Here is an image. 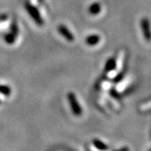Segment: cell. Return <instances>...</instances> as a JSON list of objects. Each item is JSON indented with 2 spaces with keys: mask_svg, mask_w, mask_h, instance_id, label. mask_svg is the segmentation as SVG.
Returning <instances> with one entry per match:
<instances>
[{
  "mask_svg": "<svg viewBox=\"0 0 151 151\" xmlns=\"http://www.w3.org/2000/svg\"><path fill=\"white\" fill-rule=\"evenodd\" d=\"M25 9L27 10L28 14H29V16L31 17L34 21L35 22V24L39 26H42L44 24V20L42 17L40 15V12L37 9V8H35V6L32 5L29 3H25Z\"/></svg>",
  "mask_w": 151,
  "mask_h": 151,
  "instance_id": "cell-1",
  "label": "cell"
},
{
  "mask_svg": "<svg viewBox=\"0 0 151 151\" xmlns=\"http://www.w3.org/2000/svg\"><path fill=\"white\" fill-rule=\"evenodd\" d=\"M67 98H68V102L70 103V106L71 109H72V112L75 115H81V108L80 106V104L78 103L76 95L73 92H69L68 95H67Z\"/></svg>",
  "mask_w": 151,
  "mask_h": 151,
  "instance_id": "cell-2",
  "label": "cell"
},
{
  "mask_svg": "<svg viewBox=\"0 0 151 151\" xmlns=\"http://www.w3.org/2000/svg\"><path fill=\"white\" fill-rule=\"evenodd\" d=\"M58 31L59 33L65 38V40L67 41H70V42H72L75 40V36L72 33L70 32V29L68 28L65 26L64 24H60L58 26Z\"/></svg>",
  "mask_w": 151,
  "mask_h": 151,
  "instance_id": "cell-3",
  "label": "cell"
},
{
  "mask_svg": "<svg viewBox=\"0 0 151 151\" xmlns=\"http://www.w3.org/2000/svg\"><path fill=\"white\" fill-rule=\"evenodd\" d=\"M141 27H142V30H143V33H144V35H145L146 40H148V41L151 40L150 25V22L147 19H142Z\"/></svg>",
  "mask_w": 151,
  "mask_h": 151,
  "instance_id": "cell-4",
  "label": "cell"
},
{
  "mask_svg": "<svg viewBox=\"0 0 151 151\" xmlns=\"http://www.w3.org/2000/svg\"><path fill=\"white\" fill-rule=\"evenodd\" d=\"M100 41V36L98 35H91L86 38V43L90 46L97 45Z\"/></svg>",
  "mask_w": 151,
  "mask_h": 151,
  "instance_id": "cell-5",
  "label": "cell"
},
{
  "mask_svg": "<svg viewBox=\"0 0 151 151\" xmlns=\"http://www.w3.org/2000/svg\"><path fill=\"white\" fill-rule=\"evenodd\" d=\"M88 12L92 15H97L101 12V5L99 3H93L92 5H90L88 9Z\"/></svg>",
  "mask_w": 151,
  "mask_h": 151,
  "instance_id": "cell-6",
  "label": "cell"
},
{
  "mask_svg": "<svg viewBox=\"0 0 151 151\" xmlns=\"http://www.w3.org/2000/svg\"><path fill=\"white\" fill-rule=\"evenodd\" d=\"M116 64H117L116 63V60L114 59V58H110L107 61V63H106V65H105V71L106 72H110V71L114 70L115 67H116Z\"/></svg>",
  "mask_w": 151,
  "mask_h": 151,
  "instance_id": "cell-7",
  "label": "cell"
},
{
  "mask_svg": "<svg viewBox=\"0 0 151 151\" xmlns=\"http://www.w3.org/2000/svg\"><path fill=\"white\" fill-rule=\"evenodd\" d=\"M15 40H16V36L14 35L12 33H8L4 35V40L7 44L9 45H13V44L15 42Z\"/></svg>",
  "mask_w": 151,
  "mask_h": 151,
  "instance_id": "cell-8",
  "label": "cell"
},
{
  "mask_svg": "<svg viewBox=\"0 0 151 151\" xmlns=\"http://www.w3.org/2000/svg\"><path fill=\"white\" fill-rule=\"evenodd\" d=\"M0 93L4 96H9L11 94V88L5 85H0Z\"/></svg>",
  "mask_w": 151,
  "mask_h": 151,
  "instance_id": "cell-9",
  "label": "cell"
},
{
  "mask_svg": "<svg viewBox=\"0 0 151 151\" xmlns=\"http://www.w3.org/2000/svg\"><path fill=\"white\" fill-rule=\"evenodd\" d=\"M10 33H12V34H13L14 35H15L16 37L18 36V35H19V26H18V24H17L15 21H14L11 24Z\"/></svg>",
  "mask_w": 151,
  "mask_h": 151,
  "instance_id": "cell-10",
  "label": "cell"
},
{
  "mask_svg": "<svg viewBox=\"0 0 151 151\" xmlns=\"http://www.w3.org/2000/svg\"><path fill=\"white\" fill-rule=\"evenodd\" d=\"M97 143V147H98V148H100V149H102V150H106L107 149V147L104 145L103 144H102V143H100V142H96Z\"/></svg>",
  "mask_w": 151,
  "mask_h": 151,
  "instance_id": "cell-11",
  "label": "cell"
},
{
  "mask_svg": "<svg viewBox=\"0 0 151 151\" xmlns=\"http://www.w3.org/2000/svg\"><path fill=\"white\" fill-rule=\"evenodd\" d=\"M7 19V15H0V20H5Z\"/></svg>",
  "mask_w": 151,
  "mask_h": 151,
  "instance_id": "cell-12",
  "label": "cell"
},
{
  "mask_svg": "<svg viewBox=\"0 0 151 151\" xmlns=\"http://www.w3.org/2000/svg\"><path fill=\"white\" fill-rule=\"evenodd\" d=\"M119 151H128V149H123V150H121Z\"/></svg>",
  "mask_w": 151,
  "mask_h": 151,
  "instance_id": "cell-13",
  "label": "cell"
}]
</instances>
